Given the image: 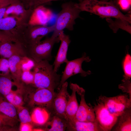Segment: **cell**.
<instances>
[{"label": "cell", "mask_w": 131, "mask_h": 131, "mask_svg": "<svg viewBox=\"0 0 131 131\" xmlns=\"http://www.w3.org/2000/svg\"><path fill=\"white\" fill-rule=\"evenodd\" d=\"M75 5L81 11L94 14L102 18L113 17L131 23V12L124 15L117 5L112 0H83L78 3H75Z\"/></svg>", "instance_id": "obj_1"}, {"label": "cell", "mask_w": 131, "mask_h": 131, "mask_svg": "<svg viewBox=\"0 0 131 131\" xmlns=\"http://www.w3.org/2000/svg\"><path fill=\"white\" fill-rule=\"evenodd\" d=\"M34 74V85L37 88H45L54 91L58 86L60 76L55 72L48 61L35 62L33 69Z\"/></svg>", "instance_id": "obj_2"}, {"label": "cell", "mask_w": 131, "mask_h": 131, "mask_svg": "<svg viewBox=\"0 0 131 131\" xmlns=\"http://www.w3.org/2000/svg\"><path fill=\"white\" fill-rule=\"evenodd\" d=\"M81 11L71 1L65 2L61 5V10L57 14L52 35L58 37L60 33L66 29L69 31L74 30L75 20L79 17Z\"/></svg>", "instance_id": "obj_3"}, {"label": "cell", "mask_w": 131, "mask_h": 131, "mask_svg": "<svg viewBox=\"0 0 131 131\" xmlns=\"http://www.w3.org/2000/svg\"><path fill=\"white\" fill-rule=\"evenodd\" d=\"M28 24L13 16L3 17L0 19V34L7 37L13 42L21 43L25 47L24 35Z\"/></svg>", "instance_id": "obj_4"}, {"label": "cell", "mask_w": 131, "mask_h": 131, "mask_svg": "<svg viewBox=\"0 0 131 131\" xmlns=\"http://www.w3.org/2000/svg\"><path fill=\"white\" fill-rule=\"evenodd\" d=\"M97 102L103 105L111 113L118 117L131 107V99L128 95L112 97L101 95L99 97Z\"/></svg>", "instance_id": "obj_5"}, {"label": "cell", "mask_w": 131, "mask_h": 131, "mask_svg": "<svg viewBox=\"0 0 131 131\" xmlns=\"http://www.w3.org/2000/svg\"><path fill=\"white\" fill-rule=\"evenodd\" d=\"M59 41L58 36L52 35L50 37L29 48L28 57L36 62L50 60L52 58L51 52L54 45Z\"/></svg>", "instance_id": "obj_6"}, {"label": "cell", "mask_w": 131, "mask_h": 131, "mask_svg": "<svg viewBox=\"0 0 131 131\" xmlns=\"http://www.w3.org/2000/svg\"><path fill=\"white\" fill-rule=\"evenodd\" d=\"M54 25H32L28 24L24 33V40L26 48H29L39 43L41 39L53 32Z\"/></svg>", "instance_id": "obj_7"}, {"label": "cell", "mask_w": 131, "mask_h": 131, "mask_svg": "<svg viewBox=\"0 0 131 131\" xmlns=\"http://www.w3.org/2000/svg\"><path fill=\"white\" fill-rule=\"evenodd\" d=\"M91 59L84 53L81 58L73 60H68L66 63V65L61 78L59 85L57 87L58 90L61 88L62 85L71 76L80 74L83 77H85L91 74L90 71H84L82 68V63L84 61L88 62Z\"/></svg>", "instance_id": "obj_8"}, {"label": "cell", "mask_w": 131, "mask_h": 131, "mask_svg": "<svg viewBox=\"0 0 131 131\" xmlns=\"http://www.w3.org/2000/svg\"><path fill=\"white\" fill-rule=\"evenodd\" d=\"M93 107L96 119L104 131H110L116 123L118 117L111 113L102 104L97 102Z\"/></svg>", "instance_id": "obj_9"}, {"label": "cell", "mask_w": 131, "mask_h": 131, "mask_svg": "<svg viewBox=\"0 0 131 131\" xmlns=\"http://www.w3.org/2000/svg\"><path fill=\"white\" fill-rule=\"evenodd\" d=\"M76 93L80 96L81 100L74 119L83 122L94 121L96 117L92 106L89 104L88 105L85 100V90L79 86Z\"/></svg>", "instance_id": "obj_10"}, {"label": "cell", "mask_w": 131, "mask_h": 131, "mask_svg": "<svg viewBox=\"0 0 131 131\" xmlns=\"http://www.w3.org/2000/svg\"><path fill=\"white\" fill-rule=\"evenodd\" d=\"M68 85L66 81L62 85L54 99L52 106L55 115L67 121L66 110L70 96L67 90Z\"/></svg>", "instance_id": "obj_11"}, {"label": "cell", "mask_w": 131, "mask_h": 131, "mask_svg": "<svg viewBox=\"0 0 131 131\" xmlns=\"http://www.w3.org/2000/svg\"><path fill=\"white\" fill-rule=\"evenodd\" d=\"M54 16L52 10L43 5H40L33 9L28 24L32 25H46Z\"/></svg>", "instance_id": "obj_12"}, {"label": "cell", "mask_w": 131, "mask_h": 131, "mask_svg": "<svg viewBox=\"0 0 131 131\" xmlns=\"http://www.w3.org/2000/svg\"><path fill=\"white\" fill-rule=\"evenodd\" d=\"M26 48L20 43L10 41H4L0 43V55L8 59L14 55L27 56Z\"/></svg>", "instance_id": "obj_13"}, {"label": "cell", "mask_w": 131, "mask_h": 131, "mask_svg": "<svg viewBox=\"0 0 131 131\" xmlns=\"http://www.w3.org/2000/svg\"><path fill=\"white\" fill-rule=\"evenodd\" d=\"M58 37L61 43L53 63L54 70L57 72L61 64L68 60L67 54L71 41L69 36L65 34L63 31L60 33Z\"/></svg>", "instance_id": "obj_14"}, {"label": "cell", "mask_w": 131, "mask_h": 131, "mask_svg": "<svg viewBox=\"0 0 131 131\" xmlns=\"http://www.w3.org/2000/svg\"><path fill=\"white\" fill-rule=\"evenodd\" d=\"M57 93L54 91L45 88H37L32 97L33 103L47 107H52L54 99Z\"/></svg>", "instance_id": "obj_15"}, {"label": "cell", "mask_w": 131, "mask_h": 131, "mask_svg": "<svg viewBox=\"0 0 131 131\" xmlns=\"http://www.w3.org/2000/svg\"><path fill=\"white\" fill-rule=\"evenodd\" d=\"M66 129L71 131H104L96 119L92 122L81 121L74 119L67 121Z\"/></svg>", "instance_id": "obj_16"}, {"label": "cell", "mask_w": 131, "mask_h": 131, "mask_svg": "<svg viewBox=\"0 0 131 131\" xmlns=\"http://www.w3.org/2000/svg\"><path fill=\"white\" fill-rule=\"evenodd\" d=\"M79 86L76 84L71 83L70 88L72 92L70 95L66 108L67 121L73 120L79 105L76 98V93Z\"/></svg>", "instance_id": "obj_17"}, {"label": "cell", "mask_w": 131, "mask_h": 131, "mask_svg": "<svg viewBox=\"0 0 131 131\" xmlns=\"http://www.w3.org/2000/svg\"><path fill=\"white\" fill-rule=\"evenodd\" d=\"M23 57L19 55H14L8 59L11 76L19 83L21 80V76L23 72L21 64Z\"/></svg>", "instance_id": "obj_18"}, {"label": "cell", "mask_w": 131, "mask_h": 131, "mask_svg": "<svg viewBox=\"0 0 131 131\" xmlns=\"http://www.w3.org/2000/svg\"><path fill=\"white\" fill-rule=\"evenodd\" d=\"M33 9H26L20 0L15 3L14 11L10 16H14L20 21L28 24Z\"/></svg>", "instance_id": "obj_19"}, {"label": "cell", "mask_w": 131, "mask_h": 131, "mask_svg": "<svg viewBox=\"0 0 131 131\" xmlns=\"http://www.w3.org/2000/svg\"><path fill=\"white\" fill-rule=\"evenodd\" d=\"M115 125H116L113 130L114 131H131V107L127 109L118 117Z\"/></svg>", "instance_id": "obj_20"}, {"label": "cell", "mask_w": 131, "mask_h": 131, "mask_svg": "<svg viewBox=\"0 0 131 131\" xmlns=\"http://www.w3.org/2000/svg\"><path fill=\"white\" fill-rule=\"evenodd\" d=\"M67 124V120L55 115L48 123L46 130L49 131H64L66 130Z\"/></svg>", "instance_id": "obj_21"}, {"label": "cell", "mask_w": 131, "mask_h": 131, "mask_svg": "<svg viewBox=\"0 0 131 131\" xmlns=\"http://www.w3.org/2000/svg\"><path fill=\"white\" fill-rule=\"evenodd\" d=\"M5 99L0 94V113L11 118H15L17 114L15 106Z\"/></svg>", "instance_id": "obj_22"}, {"label": "cell", "mask_w": 131, "mask_h": 131, "mask_svg": "<svg viewBox=\"0 0 131 131\" xmlns=\"http://www.w3.org/2000/svg\"><path fill=\"white\" fill-rule=\"evenodd\" d=\"M106 20L109 26L114 33H116L119 29H121L131 34V24L128 22L117 18H116L115 21L110 18H107Z\"/></svg>", "instance_id": "obj_23"}, {"label": "cell", "mask_w": 131, "mask_h": 131, "mask_svg": "<svg viewBox=\"0 0 131 131\" xmlns=\"http://www.w3.org/2000/svg\"><path fill=\"white\" fill-rule=\"evenodd\" d=\"M16 83L13 82L9 75L0 76V94L5 97L12 91L13 85Z\"/></svg>", "instance_id": "obj_24"}, {"label": "cell", "mask_w": 131, "mask_h": 131, "mask_svg": "<svg viewBox=\"0 0 131 131\" xmlns=\"http://www.w3.org/2000/svg\"><path fill=\"white\" fill-rule=\"evenodd\" d=\"M124 72L123 81H131V56L128 53L126 55L123 63Z\"/></svg>", "instance_id": "obj_25"}, {"label": "cell", "mask_w": 131, "mask_h": 131, "mask_svg": "<svg viewBox=\"0 0 131 131\" xmlns=\"http://www.w3.org/2000/svg\"><path fill=\"white\" fill-rule=\"evenodd\" d=\"M46 113L43 109L38 108L34 110L31 115L32 121L39 124H42L46 121Z\"/></svg>", "instance_id": "obj_26"}, {"label": "cell", "mask_w": 131, "mask_h": 131, "mask_svg": "<svg viewBox=\"0 0 131 131\" xmlns=\"http://www.w3.org/2000/svg\"><path fill=\"white\" fill-rule=\"evenodd\" d=\"M13 92H11L5 97L9 102L15 106H20L22 104V100L21 98Z\"/></svg>", "instance_id": "obj_27"}, {"label": "cell", "mask_w": 131, "mask_h": 131, "mask_svg": "<svg viewBox=\"0 0 131 131\" xmlns=\"http://www.w3.org/2000/svg\"><path fill=\"white\" fill-rule=\"evenodd\" d=\"M21 67L23 71L31 70L33 69L35 62L31 58L27 56L23 57L21 63Z\"/></svg>", "instance_id": "obj_28"}, {"label": "cell", "mask_w": 131, "mask_h": 131, "mask_svg": "<svg viewBox=\"0 0 131 131\" xmlns=\"http://www.w3.org/2000/svg\"><path fill=\"white\" fill-rule=\"evenodd\" d=\"M10 73L8 59L4 58H0V75H9Z\"/></svg>", "instance_id": "obj_29"}, {"label": "cell", "mask_w": 131, "mask_h": 131, "mask_svg": "<svg viewBox=\"0 0 131 131\" xmlns=\"http://www.w3.org/2000/svg\"><path fill=\"white\" fill-rule=\"evenodd\" d=\"M34 74L33 71H25L22 73L21 80L26 84H34Z\"/></svg>", "instance_id": "obj_30"}, {"label": "cell", "mask_w": 131, "mask_h": 131, "mask_svg": "<svg viewBox=\"0 0 131 131\" xmlns=\"http://www.w3.org/2000/svg\"><path fill=\"white\" fill-rule=\"evenodd\" d=\"M103 1H113L116 4L119 8L124 10H127L131 8V0H100Z\"/></svg>", "instance_id": "obj_31"}, {"label": "cell", "mask_w": 131, "mask_h": 131, "mask_svg": "<svg viewBox=\"0 0 131 131\" xmlns=\"http://www.w3.org/2000/svg\"><path fill=\"white\" fill-rule=\"evenodd\" d=\"M18 116L21 123H29L32 121L28 111L26 109H23L19 112Z\"/></svg>", "instance_id": "obj_32"}, {"label": "cell", "mask_w": 131, "mask_h": 131, "mask_svg": "<svg viewBox=\"0 0 131 131\" xmlns=\"http://www.w3.org/2000/svg\"><path fill=\"white\" fill-rule=\"evenodd\" d=\"M119 88L123 92L128 93L130 99H131V81H122V83L119 85Z\"/></svg>", "instance_id": "obj_33"}, {"label": "cell", "mask_w": 131, "mask_h": 131, "mask_svg": "<svg viewBox=\"0 0 131 131\" xmlns=\"http://www.w3.org/2000/svg\"><path fill=\"white\" fill-rule=\"evenodd\" d=\"M26 9H33L35 5L41 0H20Z\"/></svg>", "instance_id": "obj_34"}, {"label": "cell", "mask_w": 131, "mask_h": 131, "mask_svg": "<svg viewBox=\"0 0 131 131\" xmlns=\"http://www.w3.org/2000/svg\"><path fill=\"white\" fill-rule=\"evenodd\" d=\"M10 118L0 113V131L4 130L5 126L9 123Z\"/></svg>", "instance_id": "obj_35"}, {"label": "cell", "mask_w": 131, "mask_h": 131, "mask_svg": "<svg viewBox=\"0 0 131 131\" xmlns=\"http://www.w3.org/2000/svg\"><path fill=\"white\" fill-rule=\"evenodd\" d=\"M32 127L29 123H22L21 125L20 130L21 131H29L32 130Z\"/></svg>", "instance_id": "obj_36"}, {"label": "cell", "mask_w": 131, "mask_h": 131, "mask_svg": "<svg viewBox=\"0 0 131 131\" xmlns=\"http://www.w3.org/2000/svg\"><path fill=\"white\" fill-rule=\"evenodd\" d=\"M60 0H41L37 3L34 6V8L37 6L40 5H44L46 4H48L53 1H57ZM79 2L82 1L83 0H77Z\"/></svg>", "instance_id": "obj_37"}, {"label": "cell", "mask_w": 131, "mask_h": 131, "mask_svg": "<svg viewBox=\"0 0 131 131\" xmlns=\"http://www.w3.org/2000/svg\"><path fill=\"white\" fill-rule=\"evenodd\" d=\"M8 6H4L0 8V19L3 18L6 9Z\"/></svg>", "instance_id": "obj_38"}, {"label": "cell", "mask_w": 131, "mask_h": 131, "mask_svg": "<svg viewBox=\"0 0 131 131\" xmlns=\"http://www.w3.org/2000/svg\"><path fill=\"white\" fill-rule=\"evenodd\" d=\"M5 41H10L12 42L11 40L7 37L3 35L0 34V43Z\"/></svg>", "instance_id": "obj_39"}, {"label": "cell", "mask_w": 131, "mask_h": 131, "mask_svg": "<svg viewBox=\"0 0 131 131\" xmlns=\"http://www.w3.org/2000/svg\"><path fill=\"white\" fill-rule=\"evenodd\" d=\"M17 0H0V3H8L11 4Z\"/></svg>", "instance_id": "obj_40"}, {"label": "cell", "mask_w": 131, "mask_h": 131, "mask_svg": "<svg viewBox=\"0 0 131 131\" xmlns=\"http://www.w3.org/2000/svg\"><path fill=\"white\" fill-rule=\"evenodd\" d=\"M10 4L8 3H0V8L4 6H8Z\"/></svg>", "instance_id": "obj_41"}, {"label": "cell", "mask_w": 131, "mask_h": 131, "mask_svg": "<svg viewBox=\"0 0 131 131\" xmlns=\"http://www.w3.org/2000/svg\"></svg>", "instance_id": "obj_42"}]
</instances>
